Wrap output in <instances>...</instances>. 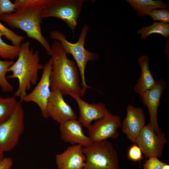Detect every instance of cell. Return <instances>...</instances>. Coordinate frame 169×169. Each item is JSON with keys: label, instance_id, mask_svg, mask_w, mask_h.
Masks as SVG:
<instances>
[{"label": "cell", "instance_id": "cell-1", "mask_svg": "<svg viewBox=\"0 0 169 169\" xmlns=\"http://www.w3.org/2000/svg\"><path fill=\"white\" fill-rule=\"evenodd\" d=\"M52 68L50 76L51 90H58L63 95L74 94L82 98L79 71L75 62L69 59L61 43L55 40L51 47Z\"/></svg>", "mask_w": 169, "mask_h": 169}, {"label": "cell", "instance_id": "cell-2", "mask_svg": "<svg viewBox=\"0 0 169 169\" xmlns=\"http://www.w3.org/2000/svg\"><path fill=\"white\" fill-rule=\"evenodd\" d=\"M18 59L8 69V72L12 74L6 76L7 79L17 78L19 84L13 96L19 97L20 102L30 90L32 85L36 84L38 80V72L43 69L44 65L40 63L38 50L34 51L30 48V42L27 41L20 46Z\"/></svg>", "mask_w": 169, "mask_h": 169}, {"label": "cell", "instance_id": "cell-3", "mask_svg": "<svg viewBox=\"0 0 169 169\" xmlns=\"http://www.w3.org/2000/svg\"><path fill=\"white\" fill-rule=\"evenodd\" d=\"M44 7L20 8L13 13L0 16V20L10 27L21 29L27 37L37 41L44 47L47 54L51 56L52 50L47 38L41 33L40 24L42 22L41 14Z\"/></svg>", "mask_w": 169, "mask_h": 169}, {"label": "cell", "instance_id": "cell-4", "mask_svg": "<svg viewBox=\"0 0 169 169\" xmlns=\"http://www.w3.org/2000/svg\"><path fill=\"white\" fill-rule=\"evenodd\" d=\"M89 26L84 24L81 29L79 38L77 41L74 43L69 42L66 37L61 32L58 30L51 32L50 38L59 42L67 54H71L75 59L79 68L81 83L82 86V97L83 98L88 89L92 88L86 83L84 72L87 63L90 61H97L99 59L100 56L97 53L89 52L84 47L85 40Z\"/></svg>", "mask_w": 169, "mask_h": 169}, {"label": "cell", "instance_id": "cell-5", "mask_svg": "<svg viewBox=\"0 0 169 169\" xmlns=\"http://www.w3.org/2000/svg\"><path fill=\"white\" fill-rule=\"evenodd\" d=\"M86 156L82 169H119L118 153L107 140L83 147Z\"/></svg>", "mask_w": 169, "mask_h": 169}, {"label": "cell", "instance_id": "cell-6", "mask_svg": "<svg viewBox=\"0 0 169 169\" xmlns=\"http://www.w3.org/2000/svg\"><path fill=\"white\" fill-rule=\"evenodd\" d=\"M84 0H49L43 10L42 19L55 17L63 20L74 33Z\"/></svg>", "mask_w": 169, "mask_h": 169}, {"label": "cell", "instance_id": "cell-7", "mask_svg": "<svg viewBox=\"0 0 169 169\" xmlns=\"http://www.w3.org/2000/svg\"><path fill=\"white\" fill-rule=\"evenodd\" d=\"M24 112L20 102L11 116L0 125V151L12 150L19 143L24 129Z\"/></svg>", "mask_w": 169, "mask_h": 169}, {"label": "cell", "instance_id": "cell-8", "mask_svg": "<svg viewBox=\"0 0 169 169\" xmlns=\"http://www.w3.org/2000/svg\"><path fill=\"white\" fill-rule=\"evenodd\" d=\"M167 141L164 132L156 134L149 123L143 127L136 138V143L143 152L144 157L151 156L161 157Z\"/></svg>", "mask_w": 169, "mask_h": 169}, {"label": "cell", "instance_id": "cell-9", "mask_svg": "<svg viewBox=\"0 0 169 169\" xmlns=\"http://www.w3.org/2000/svg\"><path fill=\"white\" fill-rule=\"evenodd\" d=\"M121 125L119 116L108 111L103 117L96 120L89 127L88 129V137L93 144L109 138L116 139L119 136L117 129Z\"/></svg>", "mask_w": 169, "mask_h": 169}, {"label": "cell", "instance_id": "cell-10", "mask_svg": "<svg viewBox=\"0 0 169 169\" xmlns=\"http://www.w3.org/2000/svg\"><path fill=\"white\" fill-rule=\"evenodd\" d=\"M52 68V60L51 58L44 65L42 74L38 83L23 100V102H32L36 103L39 108L42 116L46 119L48 117L47 108L51 92L50 76Z\"/></svg>", "mask_w": 169, "mask_h": 169}, {"label": "cell", "instance_id": "cell-11", "mask_svg": "<svg viewBox=\"0 0 169 169\" xmlns=\"http://www.w3.org/2000/svg\"><path fill=\"white\" fill-rule=\"evenodd\" d=\"M166 85L165 81L160 79L156 81L152 87L140 95L141 101L148 109L150 116L149 123L157 135L161 132L157 123V109L160 105L161 97Z\"/></svg>", "mask_w": 169, "mask_h": 169}, {"label": "cell", "instance_id": "cell-12", "mask_svg": "<svg viewBox=\"0 0 169 169\" xmlns=\"http://www.w3.org/2000/svg\"><path fill=\"white\" fill-rule=\"evenodd\" d=\"M63 95L58 90H51L47 108L48 117L59 124L76 119V115L70 105L64 101Z\"/></svg>", "mask_w": 169, "mask_h": 169}, {"label": "cell", "instance_id": "cell-13", "mask_svg": "<svg viewBox=\"0 0 169 169\" xmlns=\"http://www.w3.org/2000/svg\"><path fill=\"white\" fill-rule=\"evenodd\" d=\"M126 110V116L121 123L122 131L129 140L135 143L136 138L145 125V116L141 107L129 105Z\"/></svg>", "mask_w": 169, "mask_h": 169}, {"label": "cell", "instance_id": "cell-14", "mask_svg": "<svg viewBox=\"0 0 169 169\" xmlns=\"http://www.w3.org/2000/svg\"><path fill=\"white\" fill-rule=\"evenodd\" d=\"M76 101L79 107V115L78 120L82 126L87 129L91 125V122L103 117L109 111L103 103L89 104L82 100L78 95L70 93Z\"/></svg>", "mask_w": 169, "mask_h": 169}, {"label": "cell", "instance_id": "cell-15", "mask_svg": "<svg viewBox=\"0 0 169 169\" xmlns=\"http://www.w3.org/2000/svg\"><path fill=\"white\" fill-rule=\"evenodd\" d=\"M81 123L76 119L69 120L60 124V138L72 145L79 144L86 147L93 143L83 133Z\"/></svg>", "mask_w": 169, "mask_h": 169}, {"label": "cell", "instance_id": "cell-16", "mask_svg": "<svg viewBox=\"0 0 169 169\" xmlns=\"http://www.w3.org/2000/svg\"><path fill=\"white\" fill-rule=\"evenodd\" d=\"M85 160L83 147L79 144L69 146L62 153L55 156L58 169H82Z\"/></svg>", "mask_w": 169, "mask_h": 169}, {"label": "cell", "instance_id": "cell-17", "mask_svg": "<svg viewBox=\"0 0 169 169\" xmlns=\"http://www.w3.org/2000/svg\"><path fill=\"white\" fill-rule=\"evenodd\" d=\"M141 70V74L134 87V91L141 95L155 84L156 81L149 68V59L146 55H142L137 59Z\"/></svg>", "mask_w": 169, "mask_h": 169}, {"label": "cell", "instance_id": "cell-18", "mask_svg": "<svg viewBox=\"0 0 169 169\" xmlns=\"http://www.w3.org/2000/svg\"><path fill=\"white\" fill-rule=\"evenodd\" d=\"M131 7L136 11L138 16L142 17L149 15L153 10L158 8H166L168 5L162 0H127Z\"/></svg>", "mask_w": 169, "mask_h": 169}, {"label": "cell", "instance_id": "cell-19", "mask_svg": "<svg viewBox=\"0 0 169 169\" xmlns=\"http://www.w3.org/2000/svg\"><path fill=\"white\" fill-rule=\"evenodd\" d=\"M137 33L141 34V38L143 40L150 34L157 33L161 34L165 38L169 37V24L161 22H156L151 25L142 28Z\"/></svg>", "mask_w": 169, "mask_h": 169}, {"label": "cell", "instance_id": "cell-20", "mask_svg": "<svg viewBox=\"0 0 169 169\" xmlns=\"http://www.w3.org/2000/svg\"><path fill=\"white\" fill-rule=\"evenodd\" d=\"M18 102L14 96L4 98L0 96V125L12 115Z\"/></svg>", "mask_w": 169, "mask_h": 169}, {"label": "cell", "instance_id": "cell-21", "mask_svg": "<svg viewBox=\"0 0 169 169\" xmlns=\"http://www.w3.org/2000/svg\"><path fill=\"white\" fill-rule=\"evenodd\" d=\"M14 62L13 60H0V87L4 92H10L13 89V86L7 80L6 74Z\"/></svg>", "mask_w": 169, "mask_h": 169}, {"label": "cell", "instance_id": "cell-22", "mask_svg": "<svg viewBox=\"0 0 169 169\" xmlns=\"http://www.w3.org/2000/svg\"><path fill=\"white\" fill-rule=\"evenodd\" d=\"M3 36V34L0 31V56L5 59H14L18 57L20 46L7 44L2 39Z\"/></svg>", "mask_w": 169, "mask_h": 169}, {"label": "cell", "instance_id": "cell-23", "mask_svg": "<svg viewBox=\"0 0 169 169\" xmlns=\"http://www.w3.org/2000/svg\"><path fill=\"white\" fill-rule=\"evenodd\" d=\"M0 31L8 40L11 41L13 45L20 46L22 42L25 39L24 37L17 34L13 31L5 27L0 21Z\"/></svg>", "mask_w": 169, "mask_h": 169}, {"label": "cell", "instance_id": "cell-24", "mask_svg": "<svg viewBox=\"0 0 169 169\" xmlns=\"http://www.w3.org/2000/svg\"><path fill=\"white\" fill-rule=\"evenodd\" d=\"M154 21H158L167 23H169V10L166 8L153 10L149 14Z\"/></svg>", "mask_w": 169, "mask_h": 169}, {"label": "cell", "instance_id": "cell-25", "mask_svg": "<svg viewBox=\"0 0 169 169\" xmlns=\"http://www.w3.org/2000/svg\"><path fill=\"white\" fill-rule=\"evenodd\" d=\"M165 164L160 161L157 157L151 156L143 164V169H163Z\"/></svg>", "mask_w": 169, "mask_h": 169}, {"label": "cell", "instance_id": "cell-26", "mask_svg": "<svg viewBox=\"0 0 169 169\" xmlns=\"http://www.w3.org/2000/svg\"><path fill=\"white\" fill-rule=\"evenodd\" d=\"M16 10L15 5L9 0H0V16L12 13Z\"/></svg>", "mask_w": 169, "mask_h": 169}, {"label": "cell", "instance_id": "cell-27", "mask_svg": "<svg viewBox=\"0 0 169 169\" xmlns=\"http://www.w3.org/2000/svg\"><path fill=\"white\" fill-rule=\"evenodd\" d=\"M128 158L134 161H140L142 158L141 150L136 144L130 147L128 154Z\"/></svg>", "mask_w": 169, "mask_h": 169}, {"label": "cell", "instance_id": "cell-28", "mask_svg": "<svg viewBox=\"0 0 169 169\" xmlns=\"http://www.w3.org/2000/svg\"><path fill=\"white\" fill-rule=\"evenodd\" d=\"M13 161L11 157H4L0 161V169H11L13 166Z\"/></svg>", "mask_w": 169, "mask_h": 169}, {"label": "cell", "instance_id": "cell-29", "mask_svg": "<svg viewBox=\"0 0 169 169\" xmlns=\"http://www.w3.org/2000/svg\"><path fill=\"white\" fill-rule=\"evenodd\" d=\"M4 158V152L0 151V161Z\"/></svg>", "mask_w": 169, "mask_h": 169}, {"label": "cell", "instance_id": "cell-30", "mask_svg": "<svg viewBox=\"0 0 169 169\" xmlns=\"http://www.w3.org/2000/svg\"><path fill=\"white\" fill-rule=\"evenodd\" d=\"M40 169H48L47 168H46L44 167V168H41Z\"/></svg>", "mask_w": 169, "mask_h": 169}]
</instances>
